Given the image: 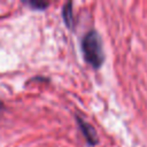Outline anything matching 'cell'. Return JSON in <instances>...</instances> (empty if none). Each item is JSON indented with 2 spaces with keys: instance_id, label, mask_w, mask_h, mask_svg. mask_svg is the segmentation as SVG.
<instances>
[{
  "instance_id": "1",
  "label": "cell",
  "mask_w": 147,
  "mask_h": 147,
  "mask_svg": "<svg viewBox=\"0 0 147 147\" xmlns=\"http://www.w3.org/2000/svg\"><path fill=\"white\" fill-rule=\"evenodd\" d=\"M82 51L85 61L94 69H98L102 65L105 60L102 40L95 30H91L84 36L82 40Z\"/></svg>"
},
{
  "instance_id": "4",
  "label": "cell",
  "mask_w": 147,
  "mask_h": 147,
  "mask_svg": "<svg viewBox=\"0 0 147 147\" xmlns=\"http://www.w3.org/2000/svg\"><path fill=\"white\" fill-rule=\"evenodd\" d=\"M30 6H32L34 8L37 7L39 9H44V8H46L48 6V3L47 2H30Z\"/></svg>"
},
{
  "instance_id": "3",
  "label": "cell",
  "mask_w": 147,
  "mask_h": 147,
  "mask_svg": "<svg viewBox=\"0 0 147 147\" xmlns=\"http://www.w3.org/2000/svg\"><path fill=\"white\" fill-rule=\"evenodd\" d=\"M62 16L65 25L68 28H72L74 25V14H72V2H67L62 8Z\"/></svg>"
},
{
  "instance_id": "5",
  "label": "cell",
  "mask_w": 147,
  "mask_h": 147,
  "mask_svg": "<svg viewBox=\"0 0 147 147\" xmlns=\"http://www.w3.org/2000/svg\"><path fill=\"white\" fill-rule=\"evenodd\" d=\"M2 109H3V105H2V102L0 101V113L2 111Z\"/></svg>"
},
{
  "instance_id": "2",
  "label": "cell",
  "mask_w": 147,
  "mask_h": 147,
  "mask_svg": "<svg viewBox=\"0 0 147 147\" xmlns=\"http://www.w3.org/2000/svg\"><path fill=\"white\" fill-rule=\"evenodd\" d=\"M77 123H78L79 129H80L83 136L85 137L87 144L91 145V146L96 145L99 139H98V136H96V132H95L94 127L90 123H87L85 119H83L82 117H78V116H77Z\"/></svg>"
}]
</instances>
